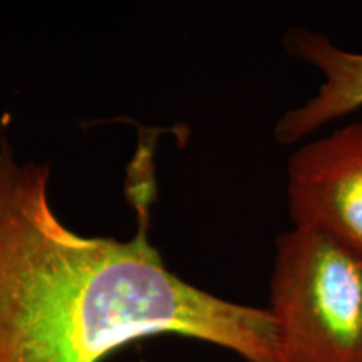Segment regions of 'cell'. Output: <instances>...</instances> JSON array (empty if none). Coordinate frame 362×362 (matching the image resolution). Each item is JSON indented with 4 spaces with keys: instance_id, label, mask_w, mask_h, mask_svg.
Instances as JSON below:
<instances>
[{
    "instance_id": "6da1fadb",
    "label": "cell",
    "mask_w": 362,
    "mask_h": 362,
    "mask_svg": "<svg viewBox=\"0 0 362 362\" xmlns=\"http://www.w3.org/2000/svg\"><path fill=\"white\" fill-rule=\"evenodd\" d=\"M51 166L19 163L0 133V362H101L161 334L284 362L269 309L173 274L149 243L71 230L49 198Z\"/></svg>"
},
{
    "instance_id": "7a4b0ae2",
    "label": "cell",
    "mask_w": 362,
    "mask_h": 362,
    "mask_svg": "<svg viewBox=\"0 0 362 362\" xmlns=\"http://www.w3.org/2000/svg\"><path fill=\"white\" fill-rule=\"evenodd\" d=\"M269 310L284 362H362V252L292 226L275 243Z\"/></svg>"
},
{
    "instance_id": "3957f363",
    "label": "cell",
    "mask_w": 362,
    "mask_h": 362,
    "mask_svg": "<svg viewBox=\"0 0 362 362\" xmlns=\"http://www.w3.org/2000/svg\"><path fill=\"white\" fill-rule=\"evenodd\" d=\"M287 203L293 226L362 252V121L307 141L288 160Z\"/></svg>"
},
{
    "instance_id": "277c9868",
    "label": "cell",
    "mask_w": 362,
    "mask_h": 362,
    "mask_svg": "<svg viewBox=\"0 0 362 362\" xmlns=\"http://www.w3.org/2000/svg\"><path fill=\"white\" fill-rule=\"evenodd\" d=\"M284 44L293 57L315 67L322 74V83L315 96L285 112L275 124L280 144H296L361 110L362 52L344 49L325 34L304 27L288 30Z\"/></svg>"
}]
</instances>
